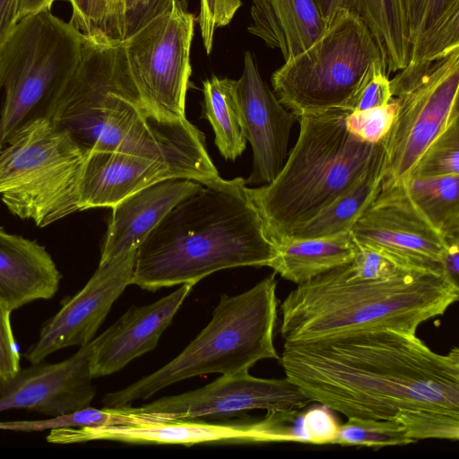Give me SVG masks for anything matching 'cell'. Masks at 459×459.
<instances>
[{
    "mask_svg": "<svg viewBox=\"0 0 459 459\" xmlns=\"http://www.w3.org/2000/svg\"><path fill=\"white\" fill-rule=\"evenodd\" d=\"M385 169L384 148L372 165L348 189L289 238H316L350 231L381 191Z\"/></svg>",
    "mask_w": 459,
    "mask_h": 459,
    "instance_id": "obj_25",
    "label": "cell"
},
{
    "mask_svg": "<svg viewBox=\"0 0 459 459\" xmlns=\"http://www.w3.org/2000/svg\"><path fill=\"white\" fill-rule=\"evenodd\" d=\"M195 16L181 1L123 40L144 104L160 118L186 119Z\"/></svg>",
    "mask_w": 459,
    "mask_h": 459,
    "instance_id": "obj_11",
    "label": "cell"
},
{
    "mask_svg": "<svg viewBox=\"0 0 459 459\" xmlns=\"http://www.w3.org/2000/svg\"><path fill=\"white\" fill-rule=\"evenodd\" d=\"M404 185L413 204L446 240L459 238V175L411 178Z\"/></svg>",
    "mask_w": 459,
    "mask_h": 459,
    "instance_id": "obj_27",
    "label": "cell"
},
{
    "mask_svg": "<svg viewBox=\"0 0 459 459\" xmlns=\"http://www.w3.org/2000/svg\"><path fill=\"white\" fill-rule=\"evenodd\" d=\"M388 76L385 60H374L354 94L351 111L367 110L388 104L394 98Z\"/></svg>",
    "mask_w": 459,
    "mask_h": 459,
    "instance_id": "obj_35",
    "label": "cell"
},
{
    "mask_svg": "<svg viewBox=\"0 0 459 459\" xmlns=\"http://www.w3.org/2000/svg\"><path fill=\"white\" fill-rule=\"evenodd\" d=\"M310 403L311 401L286 377L260 378L247 370L221 375L204 386L164 396L134 410L157 414L167 420H213L252 410L299 409Z\"/></svg>",
    "mask_w": 459,
    "mask_h": 459,
    "instance_id": "obj_12",
    "label": "cell"
},
{
    "mask_svg": "<svg viewBox=\"0 0 459 459\" xmlns=\"http://www.w3.org/2000/svg\"><path fill=\"white\" fill-rule=\"evenodd\" d=\"M355 245V255L351 262L346 264L349 273L354 278L366 281L382 280L406 270L420 269L382 248L357 241Z\"/></svg>",
    "mask_w": 459,
    "mask_h": 459,
    "instance_id": "obj_33",
    "label": "cell"
},
{
    "mask_svg": "<svg viewBox=\"0 0 459 459\" xmlns=\"http://www.w3.org/2000/svg\"><path fill=\"white\" fill-rule=\"evenodd\" d=\"M203 184L173 178L157 182L124 198L112 208L100 264L137 249L148 234L181 200Z\"/></svg>",
    "mask_w": 459,
    "mask_h": 459,
    "instance_id": "obj_20",
    "label": "cell"
},
{
    "mask_svg": "<svg viewBox=\"0 0 459 459\" xmlns=\"http://www.w3.org/2000/svg\"><path fill=\"white\" fill-rule=\"evenodd\" d=\"M441 268L446 280L459 288V238L446 239Z\"/></svg>",
    "mask_w": 459,
    "mask_h": 459,
    "instance_id": "obj_41",
    "label": "cell"
},
{
    "mask_svg": "<svg viewBox=\"0 0 459 459\" xmlns=\"http://www.w3.org/2000/svg\"><path fill=\"white\" fill-rule=\"evenodd\" d=\"M204 115L210 122L215 144L226 160H236L247 145L237 96V81L212 76L203 82Z\"/></svg>",
    "mask_w": 459,
    "mask_h": 459,
    "instance_id": "obj_26",
    "label": "cell"
},
{
    "mask_svg": "<svg viewBox=\"0 0 459 459\" xmlns=\"http://www.w3.org/2000/svg\"><path fill=\"white\" fill-rule=\"evenodd\" d=\"M237 96L253 160L247 185L272 182L288 156L290 131L298 116L287 109L263 80L253 54L246 51Z\"/></svg>",
    "mask_w": 459,
    "mask_h": 459,
    "instance_id": "obj_16",
    "label": "cell"
},
{
    "mask_svg": "<svg viewBox=\"0 0 459 459\" xmlns=\"http://www.w3.org/2000/svg\"><path fill=\"white\" fill-rule=\"evenodd\" d=\"M325 24L340 9L362 19L380 48L389 75L404 68L410 58L411 41L403 0H314Z\"/></svg>",
    "mask_w": 459,
    "mask_h": 459,
    "instance_id": "obj_23",
    "label": "cell"
},
{
    "mask_svg": "<svg viewBox=\"0 0 459 459\" xmlns=\"http://www.w3.org/2000/svg\"><path fill=\"white\" fill-rule=\"evenodd\" d=\"M356 245L350 231L316 238H288L276 244L268 267L300 284L351 262Z\"/></svg>",
    "mask_w": 459,
    "mask_h": 459,
    "instance_id": "obj_24",
    "label": "cell"
},
{
    "mask_svg": "<svg viewBox=\"0 0 459 459\" xmlns=\"http://www.w3.org/2000/svg\"><path fill=\"white\" fill-rule=\"evenodd\" d=\"M275 273L247 290L223 294L208 325L172 360L132 385L108 393L104 407L129 406L186 378L249 370L264 359H279L273 344L278 300Z\"/></svg>",
    "mask_w": 459,
    "mask_h": 459,
    "instance_id": "obj_6",
    "label": "cell"
},
{
    "mask_svg": "<svg viewBox=\"0 0 459 459\" xmlns=\"http://www.w3.org/2000/svg\"><path fill=\"white\" fill-rule=\"evenodd\" d=\"M166 421L153 413H143L134 407H104L83 409L43 420L0 421V430L39 432L64 428L98 427L113 425H143Z\"/></svg>",
    "mask_w": 459,
    "mask_h": 459,
    "instance_id": "obj_28",
    "label": "cell"
},
{
    "mask_svg": "<svg viewBox=\"0 0 459 459\" xmlns=\"http://www.w3.org/2000/svg\"><path fill=\"white\" fill-rule=\"evenodd\" d=\"M285 377L310 401L347 418L394 420L401 410L459 413V349L439 354L389 329L284 342Z\"/></svg>",
    "mask_w": 459,
    "mask_h": 459,
    "instance_id": "obj_1",
    "label": "cell"
},
{
    "mask_svg": "<svg viewBox=\"0 0 459 459\" xmlns=\"http://www.w3.org/2000/svg\"><path fill=\"white\" fill-rule=\"evenodd\" d=\"M61 273L46 248L0 228V304L10 312L57 292Z\"/></svg>",
    "mask_w": 459,
    "mask_h": 459,
    "instance_id": "obj_21",
    "label": "cell"
},
{
    "mask_svg": "<svg viewBox=\"0 0 459 459\" xmlns=\"http://www.w3.org/2000/svg\"><path fill=\"white\" fill-rule=\"evenodd\" d=\"M177 0H139L133 13L126 20L124 39L155 16L171 10Z\"/></svg>",
    "mask_w": 459,
    "mask_h": 459,
    "instance_id": "obj_38",
    "label": "cell"
},
{
    "mask_svg": "<svg viewBox=\"0 0 459 459\" xmlns=\"http://www.w3.org/2000/svg\"><path fill=\"white\" fill-rule=\"evenodd\" d=\"M88 152L139 155L195 173L208 158L204 134L186 118H160L143 102L123 41L84 38L82 57L48 118Z\"/></svg>",
    "mask_w": 459,
    "mask_h": 459,
    "instance_id": "obj_2",
    "label": "cell"
},
{
    "mask_svg": "<svg viewBox=\"0 0 459 459\" xmlns=\"http://www.w3.org/2000/svg\"><path fill=\"white\" fill-rule=\"evenodd\" d=\"M347 419L345 423L340 424L332 445L381 448L417 442L409 437L403 426L394 420Z\"/></svg>",
    "mask_w": 459,
    "mask_h": 459,
    "instance_id": "obj_30",
    "label": "cell"
},
{
    "mask_svg": "<svg viewBox=\"0 0 459 459\" xmlns=\"http://www.w3.org/2000/svg\"><path fill=\"white\" fill-rule=\"evenodd\" d=\"M242 5V0H201L198 23L207 54L212 49L216 29L226 26Z\"/></svg>",
    "mask_w": 459,
    "mask_h": 459,
    "instance_id": "obj_36",
    "label": "cell"
},
{
    "mask_svg": "<svg viewBox=\"0 0 459 459\" xmlns=\"http://www.w3.org/2000/svg\"><path fill=\"white\" fill-rule=\"evenodd\" d=\"M456 8H459V0H428L421 30L418 38L423 32L437 24L449 12Z\"/></svg>",
    "mask_w": 459,
    "mask_h": 459,
    "instance_id": "obj_40",
    "label": "cell"
},
{
    "mask_svg": "<svg viewBox=\"0 0 459 459\" xmlns=\"http://www.w3.org/2000/svg\"><path fill=\"white\" fill-rule=\"evenodd\" d=\"M379 58L385 60L362 19L340 9L317 40L273 72L271 82L279 101L298 117L333 108L351 110L368 68Z\"/></svg>",
    "mask_w": 459,
    "mask_h": 459,
    "instance_id": "obj_9",
    "label": "cell"
},
{
    "mask_svg": "<svg viewBox=\"0 0 459 459\" xmlns=\"http://www.w3.org/2000/svg\"><path fill=\"white\" fill-rule=\"evenodd\" d=\"M88 151L48 118L16 131L0 148V198L21 219L43 228L80 211Z\"/></svg>",
    "mask_w": 459,
    "mask_h": 459,
    "instance_id": "obj_8",
    "label": "cell"
},
{
    "mask_svg": "<svg viewBox=\"0 0 459 459\" xmlns=\"http://www.w3.org/2000/svg\"><path fill=\"white\" fill-rule=\"evenodd\" d=\"M48 441L70 445L93 440L192 446L209 442H275L271 417L237 424L207 423L199 420H175L143 425L64 428L49 431Z\"/></svg>",
    "mask_w": 459,
    "mask_h": 459,
    "instance_id": "obj_17",
    "label": "cell"
},
{
    "mask_svg": "<svg viewBox=\"0 0 459 459\" xmlns=\"http://www.w3.org/2000/svg\"><path fill=\"white\" fill-rule=\"evenodd\" d=\"M135 255L134 249L99 264L84 287L45 322L37 341L25 351V359L38 363L61 349L91 342L115 301L132 284Z\"/></svg>",
    "mask_w": 459,
    "mask_h": 459,
    "instance_id": "obj_14",
    "label": "cell"
},
{
    "mask_svg": "<svg viewBox=\"0 0 459 459\" xmlns=\"http://www.w3.org/2000/svg\"><path fill=\"white\" fill-rule=\"evenodd\" d=\"M459 288L439 273L410 269L390 278L352 277L346 264L298 284L281 304L284 342L348 332L389 329L415 335L458 300Z\"/></svg>",
    "mask_w": 459,
    "mask_h": 459,
    "instance_id": "obj_4",
    "label": "cell"
},
{
    "mask_svg": "<svg viewBox=\"0 0 459 459\" xmlns=\"http://www.w3.org/2000/svg\"><path fill=\"white\" fill-rule=\"evenodd\" d=\"M427 1L403 0L411 48L421 30Z\"/></svg>",
    "mask_w": 459,
    "mask_h": 459,
    "instance_id": "obj_42",
    "label": "cell"
},
{
    "mask_svg": "<svg viewBox=\"0 0 459 459\" xmlns=\"http://www.w3.org/2000/svg\"><path fill=\"white\" fill-rule=\"evenodd\" d=\"M117 1H118L122 17L125 21V27H126V20L133 13V11L136 7L139 0H117Z\"/></svg>",
    "mask_w": 459,
    "mask_h": 459,
    "instance_id": "obj_44",
    "label": "cell"
},
{
    "mask_svg": "<svg viewBox=\"0 0 459 459\" xmlns=\"http://www.w3.org/2000/svg\"><path fill=\"white\" fill-rule=\"evenodd\" d=\"M406 435L418 441L437 438L456 441L459 438V413L435 409L401 410L394 418Z\"/></svg>",
    "mask_w": 459,
    "mask_h": 459,
    "instance_id": "obj_32",
    "label": "cell"
},
{
    "mask_svg": "<svg viewBox=\"0 0 459 459\" xmlns=\"http://www.w3.org/2000/svg\"><path fill=\"white\" fill-rule=\"evenodd\" d=\"M390 86L398 109L385 138L382 187L408 180L426 148L459 117V48L434 59L408 63Z\"/></svg>",
    "mask_w": 459,
    "mask_h": 459,
    "instance_id": "obj_10",
    "label": "cell"
},
{
    "mask_svg": "<svg viewBox=\"0 0 459 459\" xmlns=\"http://www.w3.org/2000/svg\"><path fill=\"white\" fill-rule=\"evenodd\" d=\"M249 33L281 51L284 62L308 48L326 24L314 0H252Z\"/></svg>",
    "mask_w": 459,
    "mask_h": 459,
    "instance_id": "obj_22",
    "label": "cell"
},
{
    "mask_svg": "<svg viewBox=\"0 0 459 459\" xmlns=\"http://www.w3.org/2000/svg\"><path fill=\"white\" fill-rule=\"evenodd\" d=\"M84 37L50 9L22 17L0 49V148L25 125L49 118L82 57Z\"/></svg>",
    "mask_w": 459,
    "mask_h": 459,
    "instance_id": "obj_7",
    "label": "cell"
},
{
    "mask_svg": "<svg viewBox=\"0 0 459 459\" xmlns=\"http://www.w3.org/2000/svg\"><path fill=\"white\" fill-rule=\"evenodd\" d=\"M188 178L164 161L116 152L89 151L79 185L80 211L113 207L124 198L157 182Z\"/></svg>",
    "mask_w": 459,
    "mask_h": 459,
    "instance_id": "obj_19",
    "label": "cell"
},
{
    "mask_svg": "<svg viewBox=\"0 0 459 459\" xmlns=\"http://www.w3.org/2000/svg\"><path fill=\"white\" fill-rule=\"evenodd\" d=\"M11 313L0 304V381L10 379L21 368V355L11 325Z\"/></svg>",
    "mask_w": 459,
    "mask_h": 459,
    "instance_id": "obj_37",
    "label": "cell"
},
{
    "mask_svg": "<svg viewBox=\"0 0 459 459\" xmlns=\"http://www.w3.org/2000/svg\"><path fill=\"white\" fill-rule=\"evenodd\" d=\"M193 285L181 284L170 294L145 306H132L111 326L93 339V378L121 370L133 359L155 349Z\"/></svg>",
    "mask_w": 459,
    "mask_h": 459,
    "instance_id": "obj_18",
    "label": "cell"
},
{
    "mask_svg": "<svg viewBox=\"0 0 459 459\" xmlns=\"http://www.w3.org/2000/svg\"><path fill=\"white\" fill-rule=\"evenodd\" d=\"M56 0H21L20 20L29 14L51 9Z\"/></svg>",
    "mask_w": 459,
    "mask_h": 459,
    "instance_id": "obj_43",
    "label": "cell"
},
{
    "mask_svg": "<svg viewBox=\"0 0 459 459\" xmlns=\"http://www.w3.org/2000/svg\"><path fill=\"white\" fill-rule=\"evenodd\" d=\"M21 0H0V49L20 21Z\"/></svg>",
    "mask_w": 459,
    "mask_h": 459,
    "instance_id": "obj_39",
    "label": "cell"
},
{
    "mask_svg": "<svg viewBox=\"0 0 459 459\" xmlns=\"http://www.w3.org/2000/svg\"><path fill=\"white\" fill-rule=\"evenodd\" d=\"M351 110L333 108L299 116L298 139L270 183L247 187L268 237L276 245L348 189L385 148L346 128Z\"/></svg>",
    "mask_w": 459,
    "mask_h": 459,
    "instance_id": "obj_5",
    "label": "cell"
},
{
    "mask_svg": "<svg viewBox=\"0 0 459 459\" xmlns=\"http://www.w3.org/2000/svg\"><path fill=\"white\" fill-rule=\"evenodd\" d=\"M72 7L69 22L85 39L97 43L123 41L125 21L117 0H67Z\"/></svg>",
    "mask_w": 459,
    "mask_h": 459,
    "instance_id": "obj_29",
    "label": "cell"
},
{
    "mask_svg": "<svg viewBox=\"0 0 459 459\" xmlns=\"http://www.w3.org/2000/svg\"><path fill=\"white\" fill-rule=\"evenodd\" d=\"M93 345L92 340L65 360L33 363L0 381V413L28 410L55 417L90 406L96 394L91 375Z\"/></svg>",
    "mask_w": 459,
    "mask_h": 459,
    "instance_id": "obj_15",
    "label": "cell"
},
{
    "mask_svg": "<svg viewBox=\"0 0 459 459\" xmlns=\"http://www.w3.org/2000/svg\"><path fill=\"white\" fill-rule=\"evenodd\" d=\"M350 232L357 242L442 274L446 240L413 204L404 183L382 187Z\"/></svg>",
    "mask_w": 459,
    "mask_h": 459,
    "instance_id": "obj_13",
    "label": "cell"
},
{
    "mask_svg": "<svg viewBox=\"0 0 459 459\" xmlns=\"http://www.w3.org/2000/svg\"><path fill=\"white\" fill-rule=\"evenodd\" d=\"M398 109L395 98L386 105L367 110L351 111L345 117L347 130L358 139L378 143L389 133Z\"/></svg>",
    "mask_w": 459,
    "mask_h": 459,
    "instance_id": "obj_34",
    "label": "cell"
},
{
    "mask_svg": "<svg viewBox=\"0 0 459 459\" xmlns=\"http://www.w3.org/2000/svg\"><path fill=\"white\" fill-rule=\"evenodd\" d=\"M244 178H219L177 204L136 249L132 284L195 285L221 270L268 266L276 245Z\"/></svg>",
    "mask_w": 459,
    "mask_h": 459,
    "instance_id": "obj_3",
    "label": "cell"
},
{
    "mask_svg": "<svg viewBox=\"0 0 459 459\" xmlns=\"http://www.w3.org/2000/svg\"><path fill=\"white\" fill-rule=\"evenodd\" d=\"M446 175H459V117L453 118L426 148L410 178Z\"/></svg>",
    "mask_w": 459,
    "mask_h": 459,
    "instance_id": "obj_31",
    "label": "cell"
}]
</instances>
